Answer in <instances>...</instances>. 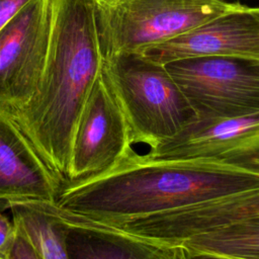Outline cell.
Wrapping results in <instances>:
<instances>
[{
  "label": "cell",
  "mask_w": 259,
  "mask_h": 259,
  "mask_svg": "<svg viewBox=\"0 0 259 259\" xmlns=\"http://www.w3.org/2000/svg\"><path fill=\"white\" fill-rule=\"evenodd\" d=\"M259 187V166L215 159H150L132 148L111 168L65 182L53 202L101 225L145 218Z\"/></svg>",
  "instance_id": "obj_1"
},
{
  "label": "cell",
  "mask_w": 259,
  "mask_h": 259,
  "mask_svg": "<svg viewBox=\"0 0 259 259\" xmlns=\"http://www.w3.org/2000/svg\"><path fill=\"white\" fill-rule=\"evenodd\" d=\"M101 66L92 0H52L50 42L39 84L22 107L8 113L63 183L73 132Z\"/></svg>",
  "instance_id": "obj_2"
},
{
  "label": "cell",
  "mask_w": 259,
  "mask_h": 259,
  "mask_svg": "<svg viewBox=\"0 0 259 259\" xmlns=\"http://www.w3.org/2000/svg\"><path fill=\"white\" fill-rule=\"evenodd\" d=\"M101 76L130 126L132 146L150 150L179 134L196 115L165 65L143 54L102 58Z\"/></svg>",
  "instance_id": "obj_3"
},
{
  "label": "cell",
  "mask_w": 259,
  "mask_h": 259,
  "mask_svg": "<svg viewBox=\"0 0 259 259\" xmlns=\"http://www.w3.org/2000/svg\"><path fill=\"white\" fill-rule=\"evenodd\" d=\"M92 4L102 58L143 54L243 6L227 0H92Z\"/></svg>",
  "instance_id": "obj_4"
},
{
  "label": "cell",
  "mask_w": 259,
  "mask_h": 259,
  "mask_svg": "<svg viewBox=\"0 0 259 259\" xmlns=\"http://www.w3.org/2000/svg\"><path fill=\"white\" fill-rule=\"evenodd\" d=\"M196 119L259 112V64L225 58H193L165 65Z\"/></svg>",
  "instance_id": "obj_5"
},
{
  "label": "cell",
  "mask_w": 259,
  "mask_h": 259,
  "mask_svg": "<svg viewBox=\"0 0 259 259\" xmlns=\"http://www.w3.org/2000/svg\"><path fill=\"white\" fill-rule=\"evenodd\" d=\"M52 0H31L0 30V109L22 107L39 84L50 42Z\"/></svg>",
  "instance_id": "obj_6"
},
{
  "label": "cell",
  "mask_w": 259,
  "mask_h": 259,
  "mask_svg": "<svg viewBox=\"0 0 259 259\" xmlns=\"http://www.w3.org/2000/svg\"><path fill=\"white\" fill-rule=\"evenodd\" d=\"M132 148L128 123L100 73L73 132L66 182L106 171Z\"/></svg>",
  "instance_id": "obj_7"
},
{
  "label": "cell",
  "mask_w": 259,
  "mask_h": 259,
  "mask_svg": "<svg viewBox=\"0 0 259 259\" xmlns=\"http://www.w3.org/2000/svg\"><path fill=\"white\" fill-rule=\"evenodd\" d=\"M162 65L193 58H225L259 64V7L241 6L146 50Z\"/></svg>",
  "instance_id": "obj_8"
},
{
  "label": "cell",
  "mask_w": 259,
  "mask_h": 259,
  "mask_svg": "<svg viewBox=\"0 0 259 259\" xmlns=\"http://www.w3.org/2000/svg\"><path fill=\"white\" fill-rule=\"evenodd\" d=\"M141 154L150 159H215L259 166V112L195 119L175 137Z\"/></svg>",
  "instance_id": "obj_9"
},
{
  "label": "cell",
  "mask_w": 259,
  "mask_h": 259,
  "mask_svg": "<svg viewBox=\"0 0 259 259\" xmlns=\"http://www.w3.org/2000/svg\"><path fill=\"white\" fill-rule=\"evenodd\" d=\"M62 184L11 115L0 109V201L55 202Z\"/></svg>",
  "instance_id": "obj_10"
},
{
  "label": "cell",
  "mask_w": 259,
  "mask_h": 259,
  "mask_svg": "<svg viewBox=\"0 0 259 259\" xmlns=\"http://www.w3.org/2000/svg\"><path fill=\"white\" fill-rule=\"evenodd\" d=\"M65 225L69 259H184L182 245L154 242L71 215L53 202H33Z\"/></svg>",
  "instance_id": "obj_11"
},
{
  "label": "cell",
  "mask_w": 259,
  "mask_h": 259,
  "mask_svg": "<svg viewBox=\"0 0 259 259\" xmlns=\"http://www.w3.org/2000/svg\"><path fill=\"white\" fill-rule=\"evenodd\" d=\"M12 221L34 244L44 259H69L64 244L65 225L33 202H10Z\"/></svg>",
  "instance_id": "obj_12"
},
{
  "label": "cell",
  "mask_w": 259,
  "mask_h": 259,
  "mask_svg": "<svg viewBox=\"0 0 259 259\" xmlns=\"http://www.w3.org/2000/svg\"><path fill=\"white\" fill-rule=\"evenodd\" d=\"M182 244L241 258L259 259V220L234 224L197 235Z\"/></svg>",
  "instance_id": "obj_13"
},
{
  "label": "cell",
  "mask_w": 259,
  "mask_h": 259,
  "mask_svg": "<svg viewBox=\"0 0 259 259\" xmlns=\"http://www.w3.org/2000/svg\"><path fill=\"white\" fill-rule=\"evenodd\" d=\"M16 229L17 234L9 255V259H44L34 244L24 234V232L17 227Z\"/></svg>",
  "instance_id": "obj_14"
},
{
  "label": "cell",
  "mask_w": 259,
  "mask_h": 259,
  "mask_svg": "<svg viewBox=\"0 0 259 259\" xmlns=\"http://www.w3.org/2000/svg\"><path fill=\"white\" fill-rule=\"evenodd\" d=\"M17 229L5 214L0 212V259H9Z\"/></svg>",
  "instance_id": "obj_15"
},
{
  "label": "cell",
  "mask_w": 259,
  "mask_h": 259,
  "mask_svg": "<svg viewBox=\"0 0 259 259\" xmlns=\"http://www.w3.org/2000/svg\"><path fill=\"white\" fill-rule=\"evenodd\" d=\"M31 0H0V30Z\"/></svg>",
  "instance_id": "obj_16"
},
{
  "label": "cell",
  "mask_w": 259,
  "mask_h": 259,
  "mask_svg": "<svg viewBox=\"0 0 259 259\" xmlns=\"http://www.w3.org/2000/svg\"><path fill=\"white\" fill-rule=\"evenodd\" d=\"M244 215L249 220L259 219V187L246 192L241 201Z\"/></svg>",
  "instance_id": "obj_17"
},
{
  "label": "cell",
  "mask_w": 259,
  "mask_h": 259,
  "mask_svg": "<svg viewBox=\"0 0 259 259\" xmlns=\"http://www.w3.org/2000/svg\"><path fill=\"white\" fill-rule=\"evenodd\" d=\"M180 245L183 246L184 259H248V258H241V257L226 255L222 253L200 250V249L192 248L183 244H180Z\"/></svg>",
  "instance_id": "obj_18"
}]
</instances>
